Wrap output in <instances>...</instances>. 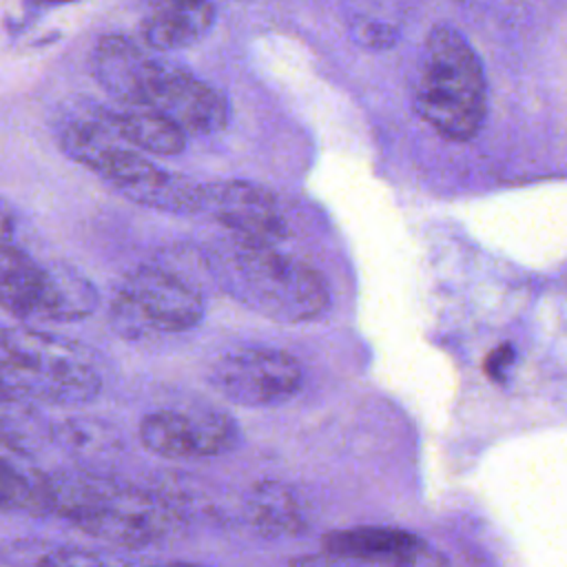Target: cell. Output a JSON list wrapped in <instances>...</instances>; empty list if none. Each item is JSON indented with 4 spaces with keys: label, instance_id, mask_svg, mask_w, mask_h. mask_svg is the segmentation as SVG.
Instances as JSON below:
<instances>
[{
    "label": "cell",
    "instance_id": "11",
    "mask_svg": "<svg viewBox=\"0 0 567 567\" xmlns=\"http://www.w3.org/2000/svg\"><path fill=\"white\" fill-rule=\"evenodd\" d=\"M323 551L330 563L370 565H430L439 563L423 538L399 527L361 525L337 529L323 536Z\"/></svg>",
    "mask_w": 567,
    "mask_h": 567
},
{
    "label": "cell",
    "instance_id": "10",
    "mask_svg": "<svg viewBox=\"0 0 567 567\" xmlns=\"http://www.w3.org/2000/svg\"><path fill=\"white\" fill-rule=\"evenodd\" d=\"M204 210L246 244H272L286 239L288 224L277 197L246 179H219L204 184Z\"/></svg>",
    "mask_w": 567,
    "mask_h": 567
},
{
    "label": "cell",
    "instance_id": "16",
    "mask_svg": "<svg viewBox=\"0 0 567 567\" xmlns=\"http://www.w3.org/2000/svg\"><path fill=\"white\" fill-rule=\"evenodd\" d=\"M117 133L137 151L151 155H177L186 146V131L159 111L144 106H126L109 111Z\"/></svg>",
    "mask_w": 567,
    "mask_h": 567
},
{
    "label": "cell",
    "instance_id": "7",
    "mask_svg": "<svg viewBox=\"0 0 567 567\" xmlns=\"http://www.w3.org/2000/svg\"><path fill=\"white\" fill-rule=\"evenodd\" d=\"M208 381L230 403L270 408L299 392L303 372L299 361L284 350L244 346L224 352L213 363Z\"/></svg>",
    "mask_w": 567,
    "mask_h": 567
},
{
    "label": "cell",
    "instance_id": "19",
    "mask_svg": "<svg viewBox=\"0 0 567 567\" xmlns=\"http://www.w3.org/2000/svg\"><path fill=\"white\" fill-rule=\"evenodd\" d=\"M53 436L73 454H97L117 445V439L109 432V427L95 421H64L60 427H55Z\"/></svg>",
    "mask_w": 567,
    "mask_h": 567
},
{
    "label": "cell",
    "instance_id": "5",
    "mask_svg": "<svg viewBox=\"0 0 567 567\" xmlns=\"http://www.w3.org/2000/svg\"><path fill=\"white\" fill-rule=\"evenodd\" d=\"M2 392L58 405H82L100 394L102 379L78 343L29 328L0 334Z\"/></svg>",
    "mask_w": 567,
    "mask_h": 567
},
{
    "label": "cell",
    "instance_id": "3",
    "mask_svg": "<svg viewBox=\"0 0 567 567\" xmlns=\"http://www.w3.org/2000/svg\"><path fill=\"white\" fill-rule=\"evenodd\" d=\"M60 146L140 206L171 215L204 210V184L146 159L117 133L109 113L69 122L60 133Z\"/></svg>",
    "mask_w": 567,
    "mask_h": 567
},
{
    "label": "cell",
    "instance_id": "20",
    "mask_svg": "<svg viewBox=\"0 0 567 567\" xmlns=\"http://www.w3.org/2000/svg\"><path fill=\"white\" fill-rule=\"evenodd\" d=\"M352 38L361 47H368V49H390V47L396 44L399 31L390 22L365 18V20H357L354 22Z\"/></svg>",
    "mask_w": 567,
    "mask_h": 567
},
{
    "label": "cell",
    "instance_id": "17",
    "mask_svg": "<svg viewBox=\"0 0 567 567\" xmlns=\"http://www.w3.org/2000/svg\"><path fill=\"white\" fill-rule=\"evenodd\" d=\"M44 266L31 259L22 248L4 241L0 259V301L13 317L29 319Z\"/></svg>",
    "mask_w": 567,
    "mask_h": 567
},
{
    "label": "cell",
    "instance_id": "1",
    "mask_svg": "<svg viewBox=\"0 0 567 567\" xmlns=\"http://www.w3.org/2000/svg\"><path fill=\"white\" fill-rule=\"evenodd\" d=\"M47 507L86 534L124 547L171 540L186 529L182 512L157 494L91 472L44 476Z\"/></svg>",
    "mask_w": 567,
    "mask_h": 567
},
{
    "label": "cell",
    "instance_id": "22",
    "mask_svg": "<svg viewBox=\"0 0 567 567\" xmlns=\"http://www.w3.org/2000/svg\"><path fill=\"white\" fill-rule=\"evenodd\" d=\"M35 7H60V4H71V2H78V0H27Z\"/></svg>",
    "mask_w": 567,
    "mask_h": 567
},
{
    "label": "cell",
    "instance_id": "2",
    "mask_svg": "<svg viewBox=\"0 0 567 567\" xmlns=\"http://www.w3.org/2000/svg\"><path fill=\"white\" fill-rule=\"evenodd\" d=\"M204 270L226 295L279 323L312 321L330 303L321 272L272 244L233 239L206 255Z\"/></svg>",
    "mask_w": 567,
    "mask_h": 567
},
{
    "label": "cell",
    "instance_id": "9",
    "mask_svg": "<svg viewBox=\"0 0 567 567\" xmlns=\"http://www.w3.org/2000/svg\"><path fill=\"white\" fill-rule=\"evenodd\" d=\"M142 106L164 113L193 135H210L228 124V102L215 86L159 58L153 60Z\"/></svg>",
    "mask_w": 567,
    "mask_h": 567
},
{
    "label": "cell",
    "instance_id": "21",
    "mask_svg": "<svg viewBox=\"0 0 567 567\" xmlns=\"http://www.w3.org/2000/svg\"><path fill=\"white\" fill-rule=\"evenodd\" d=\"M512 361H514V350L509 346H501L494 352H489V357L485 359V372L492 379H503Z\"/></svg>",
    "mask_w": 567,
    "mask_h": 567
},
{
    "label": "cell",
    "instance_id": "18",
    "mask_svg": "<svg viewBox=\"0 0 567 567\" xmlns=\"http://www.w3.org/2000/svg\"><path fill=\"white\" fill-rule=\"evenodd\" d=\"M0 467V496L4 512H49L44 474H27L7 456Z\"/></svg>",
    "mask_w": 567,
    "mask_h": 567
},
{
    "label": "cell",
    "instance_id": "6",
    "mask_svg": "<svg viewBox=\"0 0 567 567\" xmlns=\"http://www.w3.org/2000/svg\"><path fill=\"white\" fill-rule=\"evenodd\" d=\"M202 317L199 286L171 266L135 268L117 284L109 306V321L122 339L186 332Z\"/></svg>",
    "mask_w": 567,
    "mask_h": 567
},
{
    "label": "cell",
    "instance_id": "23",
    "mask_svg": "<svg viewBox=\"0 0 567 567\" xmlns=\"http://www.w3.org/2000/svg\"><path fill=\"white\" fill-rule=\"evenodd\" d=\"M458 2H463V4H483L487 0H458Z\"/></svg>",
    "mask_w": 567,
    "mask_h": 567
},
{
    "label": "cell",
    "instance_id": "14",
    "mask_svg": "<svg viewBox=\"0 0 567 567\" xmlns=\"http://www.w3.org/2000/svg\"><path fill=\"white\" fill-rule=\"evenodd\" d=\"M97 290L75 268L64 264H49L33 299L29 319L44 321H78L97 308Z\"/></svg>",
    "mask_w": 567,
    "mask_h": 567
},
{
    "label": "cell",
    "instance_id": "12",
    "mask_svg": "<svg viewBox=\"0 0 567 567\" xmlns=\"http://www.w3.org/2000/svg\"><path fill=\"white\" fill-rule=\"evenodd\" d=\"M153 55L144 53L124 35H104L93 49L91 69L97 84L124 106H142L144 86L153 66Z\"/></svg>",
    "mask_w": 567,
    "mask_h": 567
},
{
    "label": "cell",
    "instance_id": "8",
    "mask_svg": "<svg viewBox=\"0 0 567 567\" xmlns=\"http://www.w3.org/2000/svg\"><path fill=\"white\" fill-rule=\"evenodd\" d=\"M140 441L157 456L193 461L230 452L239 441V432L226 412L164 408L142 419Z\"/></svg>",
    "mask_w": 567,
    "mask_h": 567
},
{
    "label": "cell",
    "instance_id": "15",
    "mask_svg": "<svg viewBox=\"0 0 567 567\" xmlns=\"http://www.w3.org/2000/svg\"><path fill=\"white\" fill-rule=\"evenodd\" d=\"M248 523L268 538L297 536L306 529V509L299 494L281 481H259L246 498Z\"/></svg>",
    "mask_w": 567,
    "mask_h": 567
},
{
    "label": "cell",
    "instance_id": "13",
    "mask_svg": "<svg viewBox=\"0 0 567 567\" xmlns=\"http://www.w3.org/2000/svg\"><path fill=\"white\" fill-rule=\"evenodd\" d=\"M213 22L210 0H146L142 38L151 49L177 51L206 38Z\"/></svg>",
    "mask_w": 567,
    "mask_h": 567
},
{
    "label": "cell",
    "instance_id": "4",
    "mask_svg": "<svg viewBox=\"0 0 567 567\" xmlns=\"http://www.w3.org/2000/svg\"><path fill=\"white\" fill-rule=\"evenodd\" d=\"M414 111L452 142L472 140L487 115V82L478 53L450 27L430 29L412 89Z\"/></svg>",
    "mask_w": 567,
    "mask_h": 567
}]
</instances>
